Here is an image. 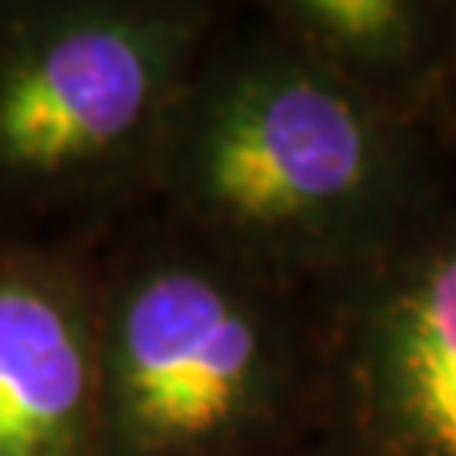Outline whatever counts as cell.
Wrapping results in <instances>:
<instances>
[{
    "label": "cell",
    "mask_w": 456,
    "mask_h": 456,
    "mask_svg": "<svg viewBox=\"0 0 456 456\" xmlns=\"http://www.w3.org/2000/svg\"><path fill=\"white\" fill-rule=\"evenodd\" d=\"M453 190L456 146L440 118L318 65L261 0H227L169 115L149 203L247 261L331 284Z\"/></svg>",
    "instance_id": "6da1fadb"
},
{
    "label": "cell",
    "mask_w": 456,
    "mask_h": 456,
    "mask_svg": "<svg viewBox=\"0 0 456 456\" xmlns=\"http://www.w3.org/2000/svg\"><path fill=\"white\" fill-rule=\"evenodd\" d=\"M92 456H291L325 436L335 281H301L139 207L92 244Z\"/></svg>",
    "instance_id": "7a4b0ae2"
},
{
    "label": "cell",
    "mask_w": 456,
    "mask_h": 456,
    "mask_svg": "<svg viewBox=\"0 0 456 456\" xmlns=\"http://www.w3.org/2000/svg\"><path fill=\"white\" fill-rule=\"evenodd\" d=\"M227 0H0L4 237L88 244L149 203Z\"/></svg>",
    "instance_id": "3957f363"
},
{
    "label": "cell",
    "mask_w": 456,
    "mask_h": 456,
    "mask_svg": "<svg viewBox=\"0 0 456 456\" xmlns=\"http://www.w3.org/2000/svg\"><path fill=\"white\" fill-rule=\"evenodd\" d=\"M338 456H456V190L331 291Z\"/></svg>",
    "instance_id": "277c9868"
},
{
    "label": "cell",
    "mask_w": 456,
    "mask_h": 456,
    "mask_svg": "<svg viewBox=\"0 0 456 456\" xmlns=\"http://www.w3.org/2000/svg\"><path fill=\"white\" fill-rule=\"evenodd\" d=\"M92 244L0 237V456H92Z\"/></svg>",
    "instance_id": "5b68a950"
},
{
    "label": "cell",
    "mask_w": 456,
    "mask_h": 456,
    "mask_svg": "<svg viewBox=\"0 0 456 456\" xmlns=\"http://www.w3.org/2000/svg\"><path fill=\"white\" fill-rule=\"evenodd\" d=\"M261 7L288 41L348 85L392 109L440 118L456 0H261Z\"/></svg>",
    "instance_id": "8992f818"
},
{
    "label": "cell",
    "mask_w": 456,
    "mask_h": 456,
    "mask_svg": "<svg viewBox=\"0 0 456 456\" xmlns=\"http://www.w3.org/2000/svg\"><path fill=\"white\" fill-rule=\"evenodd\" d=\"M440 118H443V129L450 132V139H453V146H456V34H453L450 61H446V75H443Z\"/></svg>",
    "instance_id": "52a82bcc"
}]
</instances>
